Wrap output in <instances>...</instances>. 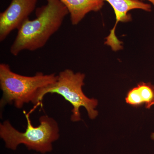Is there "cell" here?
Returning a JSON list of instances; mask_svg holds the SVG:
<instances>
[{
  "label": "cell",
  "instance_id": "obj_1",
  "mask_svg": "<svg viewBox=\"0 0 154 154\" xmlns=\"http://www.w3.org/2000/svg\"><path fill=\"white\" fill-rule=\"evenodd\" d=\"M47 4L36 9V18L28 19L18 30L10 52L17 56L24 50L34 51L44 47L60 29L68 11L60 0H46Z\"/></svg>",
  "mask_w": 154,
  "mask_h": 154
},
{
  "label": "cell",
  "instance_id": "obj_2",
  "mask_svg": "<svg viewBox=\"0 0 154 154\" xmlns=\"http://www.w3.org/2000/svg\"><path fill=\"white\" fill-rule=\"evenodd\" d=\"M27 121L25 132L16 129L9 120L0 124V137L5 142L6 147L13 150L18 146L24 145L28 150L45 154L53 149V143L59 138V128L57 122L47 115L39 118L38 126L31 123L30 114L24 111Z\"/></svg>",
  "mask_w": 154,
  "mask_h": 154
},
{
  "label": "cell",
  "instance_id": "obj_3",
  "mask_svg": "<svg viewBox=\"0 0 154 154\" xmlns=\"http://www.w3.org/2000/svg\"><path fill=\"white\" fill-rule=\"evenodd\" d=\"M57 75H45L37 72L32 76L22 75L14 72L8 64H0V88L2 97L0 106L3 108L8 104H14L17 108L25 104H35L38 91L55 82Z\"/></svg>",
  "mask_w": 154,
  "mask_h": 154
},
{
  "label": "cell",
  "instance_id": "obj_4",
  "mask_svg": "<svg viewBox=\"0 0 154 154\" xmlns=\"http://www.w3.org/2000/svg\"><path fill=\"white\" fill-rule=\"evenodd\" d=\"M85 78V75L84 73H75L70 69L60 72L55 82L38 91L34 105L40 104L46 94H56L63 96L72 106V113L70 117L72 121L81 120L80 108L82 107L85 108L89 118L95 119L99 114L96 110L98 101L94 98H88L83 92Z\"/></svg>",
  "mask_w": 154,
  "mask_h": 154
},
{
  "label": "cell",
  "instance_id": "obj_5",
  "mask_svg": "<svg viewBox=\"0 0 154 154\" xmlns=\"http://www.w3.org/2000/svg\"><path fill=\"white\" fill-rule=\"evenodd\" d=\"M38 0H12L8 8L0 14V41L14 30H18L35 10Z\"/></svg>",
  "mask_w": 154,
  "mask_h": 154
},
{
  "label": "cell",
  "instance_id": "obj_6",
  "mask_svg": "<svg viewBox=\"0 0 154 154\" xmlns=\"http://www.w3.org/2000/svg\"><path fill=\"white\" fill-rule=\"evenodd\" d=\"M108 2L112 6L115 12L116 23L110 31V35L106 38L105 44L109 45L113 51H117L122 48V42L119 41L115 35L116 25L119 22H127L131 20L128 12L134 9H141L148 12L151 11V6L148 4L139 0H103Z\"/></svg>",
  "mask_w": 154,
  "mask_h": 154
},
{
  "label": "cell",
  "instance_id": "obj_7",
  "mask_svg": "<svg viewBox=\"0 0 154 154\" xmlns=\"http://www.w3.org/2000/svg\"><path fill=\"white\" fill-rule=\"evenodd\" d=\"M66 7L72 25H75L92 11L97 12L104 5L103 0H60Z\"/></svg>",
  "mask_w": 154,
  "mask_h": 154
},
{
  "label": "cell",
  "instance_id": "obj_8",
  "mask_svg": "<svg viewBox=\"0 0 154 154\" xmlns=\"http://www.w3.org/2000/svg\"><path fill=\"white\" fill-rule=\"evenodd\" d=\"M125 102L134 107L145 105L146 109L154 106V86L150 83L141 82L128 92Z\"/></svg>",
  "mask_w": 154,
  "mask_h": 154
},
{
  "label": "cell",
  "instance_id": "obj_9",
  "mask_svg": "<svg viewBox=\"0 0 154 154\" xmlns=\"http://www.w3.org/2000/svg\"><path fill=\"white\" fill-rule=\"evenodd\" d=\"M151 137V139L152 140H154V132L152 134Z\"/></svg>",
  "mask_w": 154,
  "mask_h": 154
},
{
  "label": "cell",
  "instance_id": "obj_10",
  "mask_svg": "<svg viewBox=\"0 0 154 154\" xmlns=\"http://www.w3.org/2000/svg\"><path fill=\"white\" fill-rule=\"evenodd\" d=\"M147 1L150 2L154 6V0H147Z\"/></svg>",
  "mask_w": 154,
  "mask_h": 154
}]
</instances>
